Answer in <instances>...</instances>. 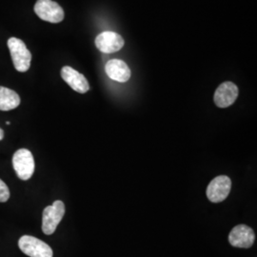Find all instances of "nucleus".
<instances>
[{
  "mask_svg": "<svg viewBox=\"0 0 257 257\" xmlns=\"http://www.w3.org/2000/svg\"><path fill=\"white\" fill-rule=\"evenodd\" d=\"M8 47L16 70L21 73L27 72L31 66L32 55L25 43L17 37H11L8 40Z\"/></svg>",
  "mask_w": 257,
  "mask_h": 257,
  "instance_id": "obj_1",
  "label": "nucleus"
},
{
  "mask_svg": "<svg viewBox=\"0 0 257 257\" xmlns=\"http://www.w3.org/2000/svg\"><path fill=\"white\" fill-rule=\"evenodd\" d=\"M19 247L23 253L30 257H53L52 248L42 240L31 236L23 235L19 241Z\"/></svg>",
  "mask_w": 257,
  "mask_h": 257,
  "instance_id": "obj_2",
  "label": "nucleus"
},
{
  "mask_svg": "<svg viewBox=\"0 0 257 257\" xmlns=\"http://www.w3.org/2000/svg\"><path fill=\"white\" fill-rule=\"evenodd\" d=\"M65 214L64 203L56 200L52 206H48L42 215V230L47 235L55 232L58 224L61 222Z\"/></svg>",
  "mask_w": 257,
  "mask_h": 257,
  "instance_id": "obj_3",
  "label": "nucleus"
},
{
  "mask_svg": "<svg viewBox=\"0 0 257 257\" xmlns=\"http://www.w3.org/2000/svg\"><path fill=\"white\" fill-rule=\"evenodd\" d=\"M14 169L21 180L30 179L35 172V159L27 149H20L13 157Z\"/></svg>",
  "mask_w": 257,
  "mask_h": 257,
  "instance_id": "obj_4",
  "label": "nucleus"
},
{
  "mask_svg": "<svg viewBox=\"0 0 257 257\" xmlns=\"http://www.w3.org/2000/svg\"><path fill=\"white\" fill-rule=\"evenodd\" d=\"M35 12L39 19L50 23H59L64 19V11L53 0H37Z\"/></svg>",
  "mask_w": 257,
  "mask_h": 257,
  "instance_id": "obj_5",
  "label": "nucleus"
},
{
  "mask_svg": "<svg viewBox=\"0 0 257 257\" xmlns=\"http://www.w3.org/2000/svg\"><path fill=\"white\" fill-rule=\"evenodd\" d=\"M231 181L226 175H220L211 180L207 188V197L213 203L224 201L230 192Z\"/></svg>",
  "mask_w": 257,
  "mask_h": 257,
  "instance_id": "obj_6",
  "label": "nucleus"
},
{
  "mask_svg": "<svg viewBox=\"0 0 257 257\" xmlns=\"http://www.w3.org/2000/svg\"><path fill=\"white\" fill-rule=\"evenodd\" d=\"M123 37L114 32H103L95 38V46L104 54H112L124 46Z\"/></svg>",
  "mask_w": 257,
  "mask_h": 257,
  "instance_id": "obj_7",
  "label": "nucleus"
},
{
  "mask_svg": "<svg viewBox=\"0 0 257 257\" xmlns=\"http://www.w3.org/2000/svg\"><path fill=\"white\" fill-rule=\"evenodd\" d=\"M238 93V88L234 83H222L214 92L213 100L217 107L228 108L235 102Z\"/></svg>",
  "mask_w": 257,
  "mask_h": 257,
  "instance_id": "obj_8",
  "label": "nucleus"
},
{
  "mask_svg": "<svg viewBox=\"0 0 257 257\" xmlns=\"http://www.w3.org/2000/svg\"><path fill=\"white\" fill-rule=\"evenodd\" d=\"M254 232L247 225H238L234 227L229 235V242L236 248H250L254 242Z\"/></svg>",
  "mask_w": 257,
  "mask_h": 257,
  "instance_id": "obj_9",
  "label": "nucleus"
},
{
  "mask_svg": "<svg viewBox=\"0 0 257 257\" xmlns=\"http://www.w3.org/2000/svg\"><path fill=\"white\" fill-rule=\"evenodd\" d=\"M61 76L74 91L85 93L90 90V85L82 74L75 71L72 67L65 66L61 70Z\"/></svg>",
  "mask_w": 257,
  "mask_h": 257,
  "instance_id": "obj_10",
  "label": "nucleus"
},
{
  "mask_svg": "<svg viewBox=\"0 0 257 257\" xmlns=\"http://www.w3.org/2000/svg\"><path fill=\"white\" fill-rule=\"evenodd\" d=\"M105 71L110 79L117 82H127L131 77V70L128 65L120 59L109 60L105 66Z\"/></svg>",
  "mask_w": 257,
  "mask_h": 257,
  "instance_id": "obj_11",
  "label": "nucleus"
},
{
  "mask_svg": "<svg viewBox=\"0 0 257 257\" xmlns=\"http://www.w3.org/2000/svg\"><path fill=\"white\" fill-rule=\"evenodd\" d=\"M20 97L15 91L0 86V110H11L18 108Z\"/></svg>",
  "mask_w": 257,
  "mask_h": 257,
  "instance_id": "obj_12",
  "label": "nucleus"
},
{
  "mask_svg": "<svg viewBox=\"0 0 257 257\" xmlns=\"http://www.w3.org/2000/svg\"><path fill=\"white\" fill-rule=\"evenodd\" d=\"M10 198L8 186L0 179V202H6Z\"/></svg>",
  "mask_w": 257,
  "mask_h": 257,
  "instance_id": "obj_13",
  "label": "nucleus"
},
{
  "mask_svg": "<svg viewBox=\"0 0 257 257\" xmlns=\"http://www.w3.org/2000/svg\"><path fill=\"white\" fill-rule=\"evenodd\" d=\"M4 138V132L2 128H0V141Z\"/></svg>",
  "mask_w": 257,
  "mask_h": 257,
  "instance_id": "obj_14",
  "label": "nucleus"
},
{
  "mask_svg": "<svg viewBox=\"0 0 257 257\" xmlns=\"http://www.w3.org/2000/svg\"><path fill=\"white\" fill-rule=\"evenodd\" d=\"M6 124H7V125H11V122H9V121H7V122H6Z\"/></svg>",
  "mask_w": 257,
  "mask_h": 257,
  "instance_id": "obj_15",
  "label": "nucleus"
}]
</instances>
